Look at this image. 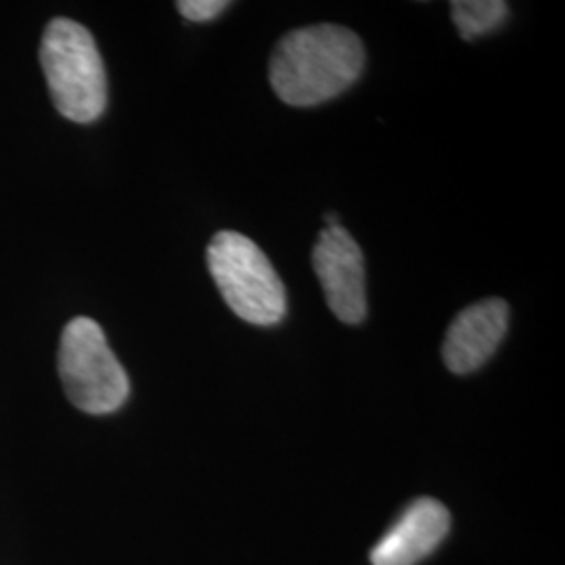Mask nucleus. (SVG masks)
I'll return each mask as SVG.
<instances>
[{
    "label": "nucleus",
    "instance_id": "1",
    "mask_svg": "<svg viewBox=\"0 0 565 565\" xmlns=\"http://www.w3.org/2000/svg\"><path fill=\"white\" fill-rule=\"evenodd\" d=\"M363 67V42L352 30L317 23L282 36L270 55L268 81L282 103L315 107L348 90Z\"/></svg>",
    "mask_w": 565,
    "mask_h": 565
},
{
    "label": "nucleus",
    "instance_id": "2",
    "mask_svg": "<svg viewBox=\"0 0 565 565\" xmlns=\"http://www.w3.org/2000/svg\"><path fill=\"white\" fill-rule=\"evenodd\" d=\"M41 65L51 99L63 118L99 120L107 107V76L93 34L78 21L53 20L41 42Z\"/></svg>",
    "mask_w": 565,
    "mask_h": 565
},
{
    "label": "nucleus",
    "instance_id": "3",
    "mask_svg": "<svg viewBox=\"0 0 565 565\" xmlns=\"http://www.w3.org/2000/svg\"><path fill=\"white\" fill-rule=\"evenodd\" d=\"M207 268L224 302L245 323L273 327L287 315V291L258 243L221 231L207 245Z\"/></svg>",
    "mask_w": 565,
    "mask_h": 565
},
{
    "label": "nucleus",
    "instance_id": "4",
    "mask_svg": "<svg viewBox=\"0 0 565 565\" xmlns=\"http://www.w3.org/2000/svg\"><path fill=\"white\" fill-rule=\"evenodd\" d=\"M60 377L70 403L88 415L116 413L130 394L124 366L88 317H76L61 333Z\"/></svg>",
    "mask_w": 565,
    "mask_h": 565
},
{
    "label": "nucleus",
    "instance_id": "5",
    "mask_svg": "<svg viewBox=\"0 0 565 565\" xmlns=\"http://www.w3.org/2000/svg\"><path fill=\"white\" fill-rule=\"evenodd\" d=\"M312 266L331 312L342 323H363L366 317L363 252L342 224L321 231L312 249Z\"/></svg>",
    "mask_w": 565,
    "mask_h": 565
},
{
    "label": "nucleus",
    "instance_id": "6",
    "mask_svg": "<svg viewBox=\"0 0 565 565\" xmlns=\"http://www.w3.org/2000/svg\"><path fill=\"white\" fill-rule=\"evenodd\" d=\"M509 327V306L488 298L461 310L446 331L443 359L455 375L478 371L503 342Z\"/></svg>",
    "mask_w": 565,
    "mask_h": 565
},
{
    "label": "nucleus",
    "instance_id": "7",
    "mask_svg": "<svg viewBox=\"0 0 565 565\" xmlns=\"http://www.w3.org/2000/svg\"><path fill=\"white\" fill-rule=\"evenodd\" d=\"M450 513L436 499H417L404 509L382 541L371 548L373 565H417L445 543Z\"/></svg>",
    "mask_w": 565,
    "mask_h": 565
},
{
    "label": "nucleus",
    "instance_id": "8",
    "mask_svg": "<svg viewBox=\"0 0 565 565\" xmlns=\"http://www.w3.org/2000/svg\"><path fill=\"white\" fill-rule=\"evenodd\" d=\"M450 15L465 41H473L501 28L509 18V7L503 0H455Z\"/></svg>",
    "mask_w": 565,
    "mask_h": 565
},
{
    "label": "nucleus",
    "instance_id": "9",
    "mask_svg": "<svg viewBox=\"0 0 565 565\" xmlns=\"http://www.w3.org/2000/svg\"><path fill=\"white\" fill-rule=\"evenodd\" d=\"M231 2L226 0H181L177 2V9L184 20L203 23V21L216 20L228 9Z\"/></svg>",
    "mask_w": 565,
    "mask_h": 565
}]
</instances>
